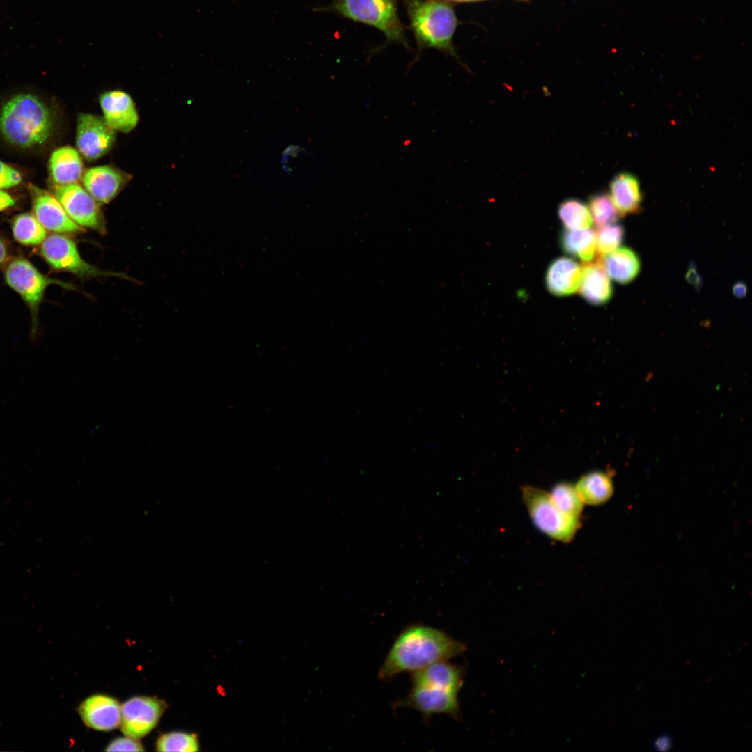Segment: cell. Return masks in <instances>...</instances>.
I'll list each match as a JSON object with an SVG mask.
<instances>
[{
    "label": "cell",
    "mask_w": 752,
    "mask_h": 752,
    "mask_svg": "<svg viewBox=\"0 0 752 752\" xmlns=\"http://www.w3.org/2000/svg\"><path fill=\"white\" fill-rule=\"evenodd\" d=\"M464 643L444 631L423 624L406 626L395 637L378 671L390 680L405 672H414L439 661L462 654Z\"/></svg>",
    "instance_id": "obj_1"
},
{
    "label": "cell",
    "mask_w": 752,
    "mask_h": 752,
    "mask_svg": "<svg viewBox=\"0 0 752 752\" xmlns=\"http://www.w3.org/2000/svg\"><path fill=\"white\" fill-rule=\"evenodd\" d=\"M54 127L52 112L38 97L29 93L11 97L0 111V132L10 143L32 148L45 143Z\"/></svg>",
    "instance_id": "obj_2"
},
{
    "label": "cell",
    "mask_w": 752,
    "mask_h": 752,
    "mask_svg": "<svg viewBox=\"0 0 752 752\" xmlns=\"http://www.w3.org/2000/svg\"><path fill=\"white\" fill-rule=\"evenodd\" d=\"M408 12L412 29L423 45L451 49L457 19L448 4L436 0H409Z\"/></svg>",
    "instance_id": "obj_3"
},
{
    "label": "cell",
    "mask_w": 752,
    "mask_h": 752,
    "mask_svg": "<svg viewBox=\"0 0 752 752\" xmlns=\"http://www.w3.org/2000/svg\"><path fill=\"white\" fill-rule=\"evenodd\" d=\"M313 10L334 12L371 25L382 31L388 40L405 44L394 0H332L329 5Z\"/></svg>",
    "instance_id": "obj_4"
},
{
    "label": "cell",
    "mask_w": 752,
    "mask_h": 752,
    "mask_svg": "<svg viewBox=\"0 0 752 752\" xmlns=\"http://www.w3.org/2000/svg\"><path fill=\"white\" fill-rule=\"evenodd\" d=\"M4 279L7 285L22 297L30 311L33 337L38 329V309L46 288L56 284L67 289H74L69 283L44 275L30 261L21 257L15 258L8 263L4 270Z\"/></svg>",
    "instance_id": "obj_5"
},
{
    "label": "cell",
    "mask_w": 752,
    "mask_h": 752,
    "mask_svg": "<svg viewBox=\"0 0 752 752\" xmlns=\"http://www.w3.org/2000/svg\"><path fill=\"white\" fill-rule=\"evenodd\" d=\"M522 498L535 526L554 540L572 541L579 528V519L563 513L542 489L525 486Z\"/></svg>",
    "instance_id": "obj_6"
},
{
    "label": "cell",
    "mask_w": 752,
    "mask_h": 752,
    "mask_svg": "<svg viewBox=\"0 0 752 752\" xmlns=\"http://www.w3.org/2000/svg\"><path fill=\"white\" fill-rule=\"evenodd\" d=\"M40 254L56 271L68 272L80 277L115 276L127 278L124 274L104 271L87 263L79 254L75 242L60 233L46 237L41 243Z\"/></svg>",
    "instance_id": "obj_7"
},
{
    "label": "cell",
    "mask_w": 752,
    "mask_h": 752,
    "mask_svg": "<svg viewBox=\"0 0 752 752\" xmlns=\"http://www.w3.org/2000/svg\"><path fill=\"white\" fill-rule=\"evenodd\" d=\"M54 196L77 224L104 232V221L98 203L84 187L78 183L56 185Z\"/></svg>",
    "instance_id": "obj_8"
},
{
    "label": "cell",
    "mask_w": 752,
    "mask_h": 752,
    "mask_svg": "<svg viewBox=\"0 0 752 752\" xmlns=\"http://www.w3.org/2000/svg\"><path fill=\"white\" fill-rule=\"evenodd\" d=\"M166 704L155 697L134 696L121 705L120 727L128 737L139 739L157 725Z\"/></svg>",
    "instance_id": "obj_9"
},
{
    "label": "cell",
    "mask_w": 752,
    "mask_h": 752,
    "mask_svg": "<svg viewBox=\"0 0 752 752\" xmlns=\"http://www.w3.org/2000/svg\"><path fill=\"white\" fill-rule=\"evenodd\" d=\"M416 710L429 720L433 714H444L458 719V691L428 687L412 686L407 696L393 705Z\"/></svg>",
    "instance_id": "obj_10"
},
{
    "label": "cell",
    "mask_w": 752,
    "mask_h": 752,
    "mask_svg": "<svg viewBox=\"0 0 752 752\" xmlns=\"http://www.w3.org/2000/svg\"><path fill=\"white\" fill-rule=\"evenodd\" d=\"M115 140V131L103 117L86 113L79 115L76 146L86 159L93 161L102 157L111 149Z\"/></svg>",
    "instance_id": "obj_11"
},
{
    "label": "cell",
    "mask_w": 752,
    "mask_h": 752,
    "mask_svg": "<svg viewBox=\"0 0 752 752\" xmlns=\"http://www.w3.org/2000/svg\"><path fill=\"white\" fill-rule=\"evenodd\" d=\"M34 216L47 230L56 233H76L83 231L68 215L56 198L48 191L29 185Z\"/></svg>",
    "instance_id": "obj_12"
},
{
    "label": "cell",
    "mask_w": 752,
    "mask_h": 752,
    "mask_svg": "<svg viewBox=\"0 0 752 752\" xmlns=\"http://www.w3.org/2000/svg\"><path fill=\"white\" fill-rule=\"evenodd\" d=\"M103 118L114 131L131 132L137 125L139 115L131 96L122 91L104 92L100 97Z\"/></svg>",
    "instance_id": "obj_13"
},
{
    "label": "cell",
    "mask_w": 752,
    "mask_h": 752,
    "mask_svg": "<svg viewBox=\"0 0 752 752\" xmlns=\"http://www.w3.org/2000/svg\"><path fill=\"white\" fill-rule=\"evenodd\" d=\"M78 712L86 726L97 730L109 731L120 726L121 705L107 695L89 696L80 704Z\"/></svg>",
    "instance_id": "obj_14"
},
{
    "label": "cell",
    "mask_w": 752,
    "mask_h": 752,
    "mask_svg": "<svg viewBox=\"0 0 752 752\" xmlns=\"http://www.w3.org/2000/svg\"><path fill=\"white\" fill-rule=\"evenodd\" d=\"M83 187L98 203L113 200L127 182L128 175L107 165L89 168L81 178Z\"/></svg>",
    "instance_id": "obj_15"
},
{
    "label": "cell",
    "mask_w": 752,
    "mask_h": 752,
    "mask_svg": "<svg viewBox=\"0 0 752 752\" xmlns=\"http://www.w3.org/2000/svg\"><path fill=\"white\" fill-rule=\"evenodd\" d=\"M448 660L439 661L412 673V686L458 691L463 684V669Z\"/></svg>",
    "instance_id": "obj_16"
},
{
    "label": "cell",
    "mask_w": 752,
    "mask_h": 752,
    "mask_svg": "<svg viewBox=\"0 0 752 752\" xmlns=\"http://www.w3.org/2000/svg\"><path fill=\"white\" fill-rule=\"evenodd\" d=\"M581 278L582 266L572 258L561 257L549 266L546 274V286L554 295H570L579 288Z\"/></svg>",
    "instance_id": "obj_17"
},
{
    "label": "cell",
    "mask_w": 752,
    "mask_h": 752,
    "mask_svg": "<svg viewBox=\"0 0 752 752\" xmlns=\"http://www.w3.org/2000/svg\"><path fill=\"white\" fill-rule=\"evenodd\" d=\"M579 292L586 301L593 305L606 303L612 297L613 287L602 258L587 262L582 266Z\"/></svg>",
    "instance_id": "obj_18"
},
{
    "label": "cell",
    "mask_w": 752,
    "mask_h": 752,
    "mask_svg": "<svg viewBox=\"0 0 752 752\" xmlns=\"http://www.w3.org/2000/svg\"><path fill=\"white\" fill-rule=\"evenodd\" d=\"M49 164L50 175L56 185L77 183L84 172L80 153L68 146L53 151Z\"/></svg>",
    "instance_id": "obj_19"
},
{
    "label": "cell",
    "mask_w": 752,
    "mask_h": 752,
    "mask_svg": "<svg viewBox=\"0 0 752 752\" xmlns=\"http://www.w3.org/2000/svg\"><path fill=\"white\" fill-rule=\"evenodd\" d=\"M610 197L622 217L641 210L642 194L638 179L629 173L616 175L609 185Z\"/></svg>",
    "instance_id": "obj_20"
},
{
    "label": "cell",
    "mask_w": 752,
    "mask_h": 752,
    "mask_svg": "<svg viewBox=\"0 0 752 752\" xmlns=\"http://www.w3.org/2000/svg\"><path fill=\"white\" fill-rule=\"evenodd\" d=\"M603 267L615 281L627 284L634 280L641 269V261L636 253L627 247L617 249L602 258Z\"/></svg>",
    "instance_id": "obj_21"
},
{
    "label": "cell",
    "mask_w": 752,
    "mask_h": 752,
    "mask_svg": "<svg viewBox=\"0 0 752 752\" xmlns=\"http://www.w3.org/2000/svg\"><path fill=\"white\" fill-rule=\"evenodd\" d=\"M574 487L582 502L588 505L602 504L613 492L611 477L603 471H593L583 476Z\"/></svg>",
    "instance_id": "obj_22"
},
{
    "label": "cell",
    "mask_w": 752,
    "mask_h": 752,
    "mask_svg": "<svg viewBox=\"0 0 752 752\" xmlns=\"http://www.w3.org/2000/svg\"><path fill=\"white\" fill-rule=\"evenodd\" d=\"M561 245L565 252L583 262L592 261L595 253V233L588 228H567L561 234Z\"/></svg>",
    "instance_id": "obj_23"
},
{
    "label": "cell",
    "mask_w": 752,
    "mask_h": 752,
    "mask_svg": "<svg viewBox=\"0 0 752 752\" xmlns=\"http://www.w3.org/2000/svg\"><path fill=\"white\" fill-rule=\"evenodd\" d=\"M11 229L15 240L25 246L41 244L47 237L46 229L33 214L28 212L15 217Z\"/></svg>",
    "instance_id": "obj_24"
},
{
    "label": "cell",
    "mask_w": 752,
    "mask_h": 752,
    "mask_svg": "<svg viewBox=\"0 0 752 752\" xmlns=\"http://www.w3.org/2000/svg\"><path fill=\"white\" fill-rule=\"evenodd\" d=\"M558 216L567 229H586L592 224L588 207L582 201L572 198L561 203Z\"/></svg>",
    "instance_id": "obj_25"
},
{
    "label": "cell",
    "mask_w": 752,
    "mask_h": 752,
    "mask_svg": "<svg viewBox=\"0 0 752 752\" xmlns=\"http://www.w3.org/2000/svg\"><path fill=\"white\" fill-rule=\"evenodd\" d=\"M549 495L556 506L563 513L579 519L583 503L574 485L565 482L558 483L553 487Z\"/></svg>",
    "instance_id": "obj_26"
},
{
    "label": "cell",
    "mask_w": 752,
    "mask_h": 752,
    "mask_svg": "<svg viewBox=\"0 0 752 752\" xmlns=\"http://www.w3.org/2000/svg\"><path fill=\"white\" fill-rule=\"evenodd\" d=\"M157 751L194 752L199 751L195 734L172 731L161 735L156 742Z\"/></svg>",
    "instance_id": "obj_27"
},
{
    "label": "cell",
    "mask_w": 752,
    "mask_h": 752,
    "mask_svg": "<svg viewBox=\"0 0 752 752\" xmlns=\"http://www.w3.org/2000/svg\"><path fill=\"white\" fill-rule=\"evenodd\" d=\"M589 211L592 221L598 227L614 223L619 217L609 195L597 194L590 198Z\"/></svg>",
    "instance_id": "obj_28"
},
{
    "label": "cell",
    "mask_w": 752,
    "mask_h": 752,
    "mask_svg": "<svg viewBox=\"0 0 752 752\" xmlns=\"http://www.w3.org/2000/svg\"><path fill=\"white\" fill-rule=\"evenodd\" d=\"M623 227L617 224H610L600 227L595 233V251L599 258L618 249L624 237Z\"/></svg>",
    "instance_id": "obj_29"
},
{
    "label": "cell",
    "mask_w": 752,
    "mask_h": 752,
    "mask_svg": "<svg viewBox=\"0 0 752 752\" xmlns=\"http://www.w3.org/2000/svg\"><path fill=\"white\" fill-rule=\"evenodd\" d=\"M106 751H143L144 748L137 739L128 736L112 740L105 749Z\"/></svg>",
    "instance_id": "obj_30"
},
{
    "label": "cell",
    "mask_w": 752,
    "mask_h": 752,
    "mask_svg": "<svg viewBox=\"0 0 752 752\" xmlns=\"http://www.w3.org/2000/svg\"><path fill=\"white\" fill-rule=\"evenodd\" d=\"M22 181L19 172L0 160V189H7L19 185Z\"/></svg>",
    "instance_id": "obj_31"
},
{
    "label": "cell",
    "mask_w": 752,
    "mask_h": 752,
    "mask_svg": "<svg viewBox=\"0 0 752 752\" xmlns=\"http://www.w3.org/2000/svg\"><path fill=\"white\" fill-rule=\"evenodd\" d=\"M658 751H667L672 747V739L668 734H663L656 737L652 744Z\"/></svg>",
    "instance_id": "obj_32"
},
{
    "label": "cell",
    "mask_w": 752,
    "mask_h": 752,
    "mask_svg": "<svg viewBox=\"0 0 752 752\" xmlns=\"http://www.w3.org/2000/svg\"><path fill=\"white\" fill-rule=\"evenodd\" d=\"M15 203V199L9 194L0 189V212L13 207Z\"/></svg>",
    "instance_id": "obj_33"
},
{
    "label": "cell",
    "mask_w": 752,
    "mask_h": 752,
    "mask_svg": "<svg viewBox=\"0 0 752 752\" xmlns=\"http://www.w3.org/2000/svg\"><path fill=\"white\" fill-rule=\"evenodd\" d=\"M8 250L4 240L0 236V265L7 260Z\"/></svg>",
    "instance_id": "obj_34"
},
{
    "label": "cell",
    "mask_w": 752,
    "mask_h": 752,
    "mask_svg": "<svg viewBox=\"0 0 752 752\" xmlns=\"http://www.w3.org/2000/svg\"><path fill=\"white\" fill-rule=\"evenodd\" d=\"M746 285L742 283H736L733 287V292L736 296L742 297L746 294Z\"/></svg>",
    "instance_id": "obj_35"
},
{
    "label": "cell",
    "mask_w": 752,
    "mask_h": 752,
    "mask_svg": "<svg viewBox=\"0 0 752 752\" xmlns=\"http://www.w3.org/2000/svg\"><path fill=\"white\" fill-rule=\"evenodd\" d=\"M452 1H478V0H452Z\"/></svg>",
    "instance_id": "obj_36"
}]
</instances>
